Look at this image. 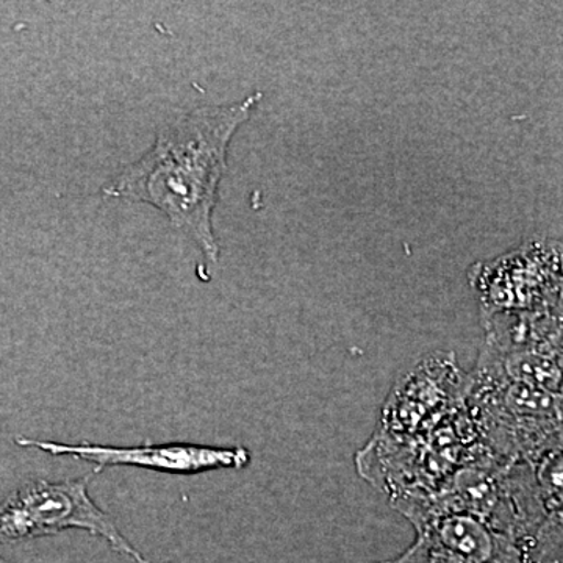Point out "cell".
<instances>
[{"instance_id": "2", "label": "cell", "mask_w": 563, "mask_h": 563, "mask_svg": "<svg viewBox=\"0 0 563 563\" xmlns=\"http://www.w3.org/2000/svg\"><path fill=\"white\" fill-rule=\"evenodd\" d=\"M47 479L22 485L0 503V543H16L80 529L101 537L118 553L136 563H151L124 536L113 518L103 512L88 492V481Z\"/></svg>"}, {"instance_id": "6", "label": "cell", "mask_w": 563, "mask_h": 563, "mask_svg": "<svg viewBox=\"0 0 563 563\" xmlns=\"http://www.w3.org/2000/svg\"><path fill=\"white\" fill-rule=\"evenodd\" d=\"M22 448L51 455H69L96 465L95 473L109 466H133L152 472L199 474L213 470H243L251 463L246 448H211L202 444L168 443L147 446H102V444H69L20 437Z\"/></svg>"}, {"instance_id": "4", "label": "cell", "mask_w": 563, "mask_h": 563, "mask_svg": "<svg viewBox=\"0 0 563 563\" xmlns=\"http://www.w3.org/2000/svg\"><path fill=\"white\" fill-rule=\"evenodd\" d=\"M406 518L417 539L398 558L379 563H531L520 544L483 514L431 504Z\"/></svg>"}, {"instance_id": "1", "label": "cell", "mask_w": 563, "mask_h": 563, "mask_svg": "<svg viewBox=\"0 0 563 563\" xmlns=\"http://www.w3.org/2000/svg\"><path fill=\"white\" fill-rule=\"evenodd\" d=\"M261 101L262 92H252L242 101L199 107L162 125L154 146L107 181L103 196L150 203L209 261L218 262L211 214L228 169L229 146Z\"/></svg>"}, {"instance_id": "3", "label": "cell", "mask_w": 563, "mask_h": 563, "mask_svg": "<svg viewBox=\"0 0 563 563\" xmlns=\"http://www.w3.org/2000/svg\"><path fill=\"white\" fill-rule=\"evenodd\" d=\"M468 280L481 318L562 309V244L529 240L493 261L474 263Z\"/></svg>"}, {"instance_id": "7", "label": "cell", "mask_w": 563, "mask_h": 563, "mask_svg": "<svg viewBox=\"0 0 563 563\" xmlns=\"http://www.w3.org/2000/svg\"><path fill=\"white\" fill-rule=\"evenodd\" d=\"M0 563H11V562L5 561V559L0 558Z\"/></svg>"}, {"instance_id": "5", "label": "cell", "mask_w": 563, "mask_h": 563, "mask_svg": "<svg viewBox=\"0 0 563 563\" xmlns=\"http://www.w3.org/2000/svg\"><path fill=\"white\" fill-rule=\"evenodd\" d=\"M468 374L454 352L437 351L393 385L380 410L376 433L390 439H412L431 431L465 398Z\"/></svg>"}]
</instances>
